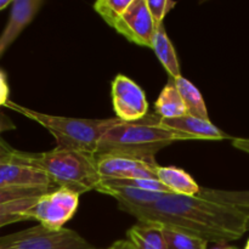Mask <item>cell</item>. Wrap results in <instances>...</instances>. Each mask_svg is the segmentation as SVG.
I'll list each match as a JSON object with an SVG mask.
<instances>
[{
    "label": "cell",
    "mask_w": 249,
    "mask_h": 249,
    "mask_svg": "<svg viewBox=\"0 0 249 249\" xmlns=\"http://www.w3.org/2000/svg\"><path fill=\"white\" fill-rule=\"evenodd\" d=\"M44 5L43 0H14L9 19L0 34V58L18 38L23 29L31 23Z\"/></svg>",
    "instance_id": "11"
},
{
    "label": "cell",
    "mask_w": 249,
    "mask_h": 249,
    "mask_svg": "<svg viewBox=\"0 0 249 249\" xmlns=\"http://www.w3.org/2000/svg\"><path fill=\"white\" fill-rule=\"evenodd\" d=\"M9 85H7L6 74L0 70V107L5 106L6 102L9 101Z\"/></svg>",
    "instance_id": "23"
},
{
    "label": "cell",
    "mask_w": 249,
    "mask_h": 249,
    "mask_svg": "<svg viewBox=\"0 0 249 249\" xmlns=\"http://www.w3.org/2000/svg\"><path fill=\"white\" fill-rule=\"evenodd\" d=\"M79 204V195L67 189L55 191L39 197L36 203L29 209L31 220H36L49 229H62L74 215Z\"/></svg>",
    "instance_id": "6"
},
{
    "label": "cell",
    "mask_w": 249,
    "mask_h": 249,
    "mask_svg": "<svg viewBox=\"0 0 249 249\" xmlns=\"http://www.w3.org/2000/svg\"><path fill=\"white\" fill-rule=\"evenodd\" d=\"M245 249H249V240H248L247 245H246V247H245Z\"/></svg>",
    "instance_id": "30"
},
{
    "label": "cell",
    "mask_w": 249,
    "mask_h": 249,
    "mask_svg": "<svg viewBox=\"0 0 249 249\" xmlns=\"http://www.w3.org/2000/svg\"><path fill=\"white\" fill-rule=\"evenodd\" d=\"M150 14L152 16L153 22H155L156 29L163 24V19H164L165 15L175 7L177 2L170 1V0H146Z\"/></svg>",
    "instance_id": "22"
},
{
    "label": "cell",
    "mask_w": 249,
    "mask_h": 249,
    "mask_svg": "<svg viewBox=\"0 0 249 249\" xmlns=\"http://www.w3.org/2000/svg\"><path fill=\"white\" fill-rule=\"evenodd\" d=\"M21 151L15 150L6 162L0 163V187H55L44 172L23 162Z\"/></svg>",
    "instance_id": "10"
},
{
    "label": "cell",
    "mask_w": 249,
    "mask_h": 249,
    "mask_svg": "<svg viewBox=\"0 0 249 249\" xmlns=\"http://www.w3.org/2000/svg\"><path fill=\"white\" fill-rule=\"evenodd\" d=\"M97 169L101 180L157 179V162L139 160L129 156H96Z\"/></svg>",
    "instance_id": "8"
},
{
    "label": "cell",
    "mask_w": 249,
    "mask_h": 249,
    "mask_svg": "<svg viewBox=\"0 0 249 249\" xmlns=\"http://www.w3.org/2000/svg\"><path fill=\"white\" fill-rule=\"evenodd\" d=\"M157 179L172 192L179 196H197L201 187L194 180V178L177 167H158Z\"/></svg>",
    "instance_id": "13"
},
{
    "label": "cell",
    "mask_w": 249,
    "mask_h": 249,
    "mask_svg": "<svg viewBox=\"0 0 249 249\" xmlns=\"http://www.w3.org/2000/svg\"><path fill=\"white\" fill-rule=\"evenodd\" d=\"M213 249H237V248L231 247V246H228V245H218V247H215Z\"/></svg>",
    "instance_id": "29"
},
{
    "label": "cell",
    "mask_w": 249,
    "mask_h": 249,
    "mask_svg": "<svg viewBox=\"0 0 249 249\" xmlns=\"http://www.w3.org/2000/svg\"><path fill=\"white\" fill-rule=\"evenodd\" d=\"M151 49L155 51L156 56L160 60V62L162 63L163 67L169 73L170 78L175 79V78L181 77L177 51H175L174 46H173L172 41H170L169 36L165 32L164 24H162V26L156 29L155 36H153L152 40V48Z\"/></svg>",
    "instance_id": "15"
},
{
    "label": "cell",
    "mask_w": 249,
    "mask_h": 249,
    "mask_svg": "<svg viewBox=\"0 0 249 249\" xmlns=\"http://www.w3.org/2000/svg\"><path fill=\"white\" fill-rule=\"evenodd\" d=\"M38 199L39 197H33V198L18 199V201L0 204V228L18 221L31 220L28 212Z\"/></svg>",
    "instance_id": "19"
},
{
    "label": "cell",
    "mask_w": 249,
    "mask_h": 249,
    "mask_svg": "<svg viewBox=\"0 0 249 249\" xmlns=\"http://www.w3.org/2000/svg\"><path fill=\"white\" fill-rule=\"evenodd\" d=\"M23 162L45 173L53 184L80 195L96 190L102 181L96 156L84 151L58 148L43 153L19 152Z\"/></svg>",
    "instance_id": "3"
},
{
    "label": "cell",
    "mask_w": 249,
    "mask_h": 249,
    "mask_svg": "<svg viewBox=\"0 0 249 249\" xmlns=\"http://www.w3.org/2000/svg\"><path fill=\"white\" fill-rule=\"evenodd\" d=\"M0 249H102L71 229L36 225L0 237Z\"/></svg>",
    "instance_id": "5"
},
{
    "label": "cell",
    "mask_w": 249,
    "mask_h": 249,
    "mask_svg": "<svg viewBox=\"0 0 249 249\" xmlns=\"http://www.w3.org/2000/svg\"><path fill=\"white\" fill-rule=\"evenodd\" d=\"M174 83L177 85L178 90H179L180 95H181L182 100H184L185 105H186V108L189 111L190 116L209 121L206 102H204L203 96L198 91V89L191 82H189L186 78L182 77V75L179 78H175Z\"/></svg>",
    "instance_id": "17"
},
{
    "label": "cell",
    "mask_w": 249,
    "mask_h": 249,
    "mask_svg": "<svg viewBox=\"0 0 249 249\" xmlns=\"http://www.w3.org/2000/svg\"><path fill=\"white\" fill-rule=\"evenodd\" d=\"M138 221H150L179 229L209 243L228 245L248 231V219L240 211L201 196L167 194L142 208L129 209Z\"/></svg>",
    "instance_id": "1"
},
{
    "label": "cell",
    "mask_w": 249,
    "mask_h": 249,
    "mask_svg": "<svg viewBox=\"0 0 249 249\" xmlns=\"http://www.w3.org/2000/svg\"><path fill=\"white\" fill-rule=\"evenodd\" d=\"M198 196L215 203L226 204L240 211L248 219L249 230V191H226V190H215L203 187L199 191Z\"/></svg>",
    "instance_id": "16"
},
{
    "label": "cell",
    "mask_w": 249,
    "mask_h": 249,
    "mask_svg": "<svg viewBox=\"0 0 249 249\" xmlns=\"http://www.w3.org/2000/svg\"><path fill=\"white\" fill-rule=\"evenodd\" d=\"M14 151L15 150L9 145V143H6L1 138H0V163L9 160V158L11 157Z\"/></svg>",
    "instance_id": "24"
},
{
    "label": "cell",
    "mask_w": 249,
    "mask_h": 249,
    "mask_svg": "<svg viewBox=\"0 0 249 249\" xmlns=\"http://www.w3.org/2000/svg\"><path fill=\"white\" fill-rule=\"evenodd\" d=\"M15 128H16V126H15L14 122H12L11 119L6 116V114H4L2 112H0V135H1L4 131L14 130Z\"/></svg>",
    "instance_id": "25"
},
{
    "label": "cell",
    "mask_w": 249,
    "mask_h": 249,
    "mask_svg": "<svg viewBox=\"0 0 249 249\" xmlns=\"http://www.w3.org/2000/svg\"><path fill=\"white\" fill-rule=\"evenodd\" d=\"M112 105L117 118L136 122L148 113L145 91L126 75L118 74L112 82Z\"/></svg>",
    "instance_id": "7"
},
{
    "label": "cell",
    "mask_w": 249,
    "mask_h": 249,
    "mask_svg": "<svg viewBox=\"0 0 249 249\" xmlns=\"http://www.w3.org/2000/svg\"><path fill=\"white\" fill-rule=\"evenodd\" d=\"M160 226H162L167 249H208L209 242H207L206 240H202L179 229L164 225Z\"/></svg>",
    "instance_id": "18"
},
{
    "label": "cell",
    "mask_w": 249,
    "mask_h": 249,
    "mask_svg": "<svg viewBox=\"0 0 249 249\" xmlns=\"http://www.w3.org/2000/svg\"><path fill=\"white\" fill-rule=\"evenodd\" d=\"M131 1L133 0H99L94 4V10L109 26L113 27L130 6Z\"/></svg>",
    "instance_id": "20"
},
{
    "label": "cell",
    "mask_w": 249,
    "mask_h": 249,
    "mask_svg": "<svg viewBox=\"0 0 249 249\" xmlns=\"http://www.w3.org/2000/svg\"><path fill=\"white\" fill-rule=\"evenodd\" d=\"M162 124L179 135L182 140H224L230 136L214 125L211 121L194 116L180 117L174 119H162Z\"/></svg>",
    "instance_id": "12"
},
{
    "label": "cell",
    "mask_w": 249,
    "mask_h": 249,
    "mask_svg": "<svg viewBox=\"0 0 249 249\" xmlns=\"http://www.w3.org/2000/svg\"><path fill=\"white\" fill-rule=\"evenodd\" d=\"M118 33L138 45L152 48L156 26L146 0H133L123 16L113 26Z\"/></svg>",
    "instance_id": "9"
},
{
    "label": "cell",
    "mask_w": 249,
    "mask_h": 249,
    "mask_svg": "<svg viewBox=\"0 0 249 249\" xmlns=\"http://www.w3.org/2000/svg\"><path fill=\"white\" fill-rule=\"evenodd\" d=\"M232 146L237 150L243 151V152L248 153L249 155V139L246 138H232L231 139Z\"/></svg>",
    "instance_id": "26"
},
{
    "label": "cell",
    "mask_w": 249,
    "mask_h": 249,
    "mask_svg": "<svg viewBox=\"0 0 249 249\" xmlns=\"http://www.w3.org/2000/svg\"><path fill=\"white\" fill-rule=\"evenodd\" d=\"M107 249H136L135 246L130 242L129 240H119L112 243Z\"/></svg>",
    "instance_id": "27"
},
{
    "label": "cell",
    "mask_w": 249,
    "mask_h": 249,
    "mask_svg": "<svg viewBox=\"0 0 249 249\" xmlns=\"http://www.w3.org/2000/svg\"><path fill=\"white\" fill-rule=\"evenodd\" d=\"M55 190V187H0V204L18 199L40 197Z\"/></svg>",
    "instance_id": "21"
},
{
    "label": "cell",
    "mask_w": 249,
    "mask_h": 249,
    "mask_svg": "<svg viewBox=\"0 0 249 249\" xmlns=\"http://www.w3.org/2000/svg\"><path fill=\"white\" fill-rule=\"evenodd\" d=\"M175 141L179 135L162 124L156 113H147L136 122L119 121L102 135L96 156L119 155L156 162L155 156Z\"/></svg>",
    "instance_id": "2"
},
{
    "label": "cell",
    "mask_w": 249,
    "mask_h": 249,
    "mask_svg": "<svg viewBox=\"0 0 249 249\" xmlns=\"http://www.w3.org/2000/svg\"><path fill=\"white\" fill-rule=\"evenodd\" d=\"M155 111L157 116L162 119L180 118L189 114L184 100L175 85L174 79L170 78L169 82L165 84L155 102Z\"/></svg>",
    "instance_id": "14"
},
{
    "label": "cell",
    "mask_w": 249,
    "mask_h": 249,
    "mask_svg": "<svg viewBox=\"0 0 249 249\" xmlns=\"http://www.w3.org/2000/svg\"><path fill=\"white\" fill-rule=\"evenodd\" d=\"M11 4H12L11 0H0V11H1V10H4L5 7L11 6Z\"/></svg>",
    "instance_id": "28"
},
{
    "label": "cell",
    "mask_w": 249,
    "mask_h": 249,
    "mask_svg": "<svg viewBox=\"0 0 249 249\" xmlns=\"http://www.w3.org/2000/svg\"><path fill=\"white\" fill-rule=\"evenodd\" d=\"M5 106L44 126L55 138L57 143L56 147L84 151L95 156L102 135L121 121L117 117L107 119H87L51 116L28 109L11 101H7Z\"/></svg>",
    "instance_id": "4"
}]
</instances>
